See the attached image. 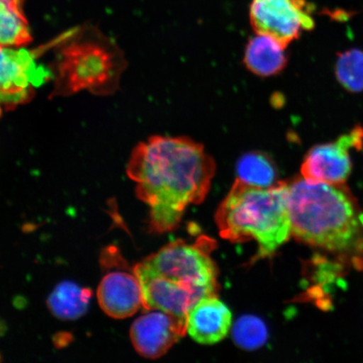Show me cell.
Masks as SVG:
<instances>
[{
    "mask_svg": "<svg viewBox=\"0 0 363 363\" xmlns=\"http://www.w3.org/2000/svg\"><path fill=\"white\" fill-rule=\"evenodd\" d=\"M126 174L135 194L150 208V229L176 228L190 204L203 201L216 174V162L203 145L186 136L155 135L131 152Z\"/></svg>",
    "mask_w": 363,
    "mask_h": 363,
    "instance_id": "cell-1",
    "label": "cell"
},
{
    "mask_svg": "<svg viewBox=\"0 0 363 363\" xmlns=\"http://www.w3.org/2000/svg\"><path fill=\"white\" fill-rule=\"evenodd\" d=\"M214 248V240L206 237L194 244L175 240L136 264L144 311H162L187 324L190 310L218 291V270L211 257Z\"/></svg>",
    "mask_w": 363,
    "mask_h": 363,
    "instance_id": "cell-2",
    "label": "cell"
},
{
    "mask_svg": "<svg viewBox=\"0 0 363 363\" xmlns=\"http://www.w3.org/2000/svg\"><path fill=\"white\" fill-rule=\"evenodd\" d=\"M289 210L292 235L303 243L346 252L359 239L362 221L344 184L295 179L289 183Z\"/></svg>",
    "mask_w": 363,
    "mask_h": 363,
    "instance_id": "cell-3",
    "label": "cell"
},
{
    "mask_svg": "<svg viewBox=\"0 0 363 363\" xmlns=\"http://www.w3.org/2000/svg\"><path fill=\"white\" fill-rule=\"evenodd\" d=\"M216 220L222 238L231 242L255 240L257 259L272 256L292 235L289 183L260 188L237 179Z\"/></svg>",
    "mask_w": 363,
    "mask_h": 363,
    "instance_id": "cell-4",
    "label": "cell"
},
{
    "mask_svg": "<svg viewBox=\"0 0 363 363\" xmlns=\"http://www.w3.org/2000/svg\"><path fill=\"white\" fill-rule=\"evenodd\" d=\"M57 43L51 67L53 97L69 96L84 91L108 95L119 88L125 59L116 43L96 27L82 26L69 30Z\"/></svg>",
    "mask_w": 363,
    "mask_h": 363,
    "instance_id": "cell-5",
    "label": "cell"
},
{
    "mask_svg": "<svg viewBox=\"0 0 363 363\" xmlns=\"http://www.w3.org/2000/svg\"><path fill=\"white\" fill-rule=\"evenodd\" d=\"M313 11L307 0H252L250 21L257 34L269 35L286 48L302 30L314 28Z\"/></svg>",
    "mask_w": 363,
    "mask_h": 363,
    "instance_id": "cell-6",
    "label": "cell"
},
{
    "mask_svg": "<svg viewBox=\"0 0 363 363\" xmlns=\"http://www.w3.org/2000/svg\"><path fill=\"white\" fill-rule=\"evenodd\" d=\"M36 54L24 48H1L0 96L3 111H10L30 101L36 87L52 77L40 70Z\"/></svg>",
    "mask_w": 363,
    "mask_h": 363,
    "instance_id": "cell-7",
    "label": "cell"
},
{
    "mask_svg": "<svg viewBox=\"0 0 363 363\" xmlns=\"http://www.w3.org/2000/svg\"><path fill=\"white\" fill-rule=\"evenodd\" d=\"M362 147L363 128L356 126L335 142L311 149L302 163V177L322 183L344 184L352 169L351 152Z\"/></svg>",
    "mask_w": 363,
    "mask_h": 363,
    "instance_id": "cell-8",
    "label": "cell"
},
{
    "mask_svg": "<svg viewBox=\"0 0 363 363\" xmlns=\"http://www.w3.org/2000/svg\"><path fill=\"white\" fill-rule=\"evenodd\" d=\"M186 333V321L159 310L148 311L139 317L130 331L135 350L148 359L164 356Z\"/></svg>",
    "mask_w": 363,
    "mask_h": 363,
    "instance_id": "cell-9",
    "label": "cell"
},
{
    "mask_svg": "<svg viewBox=\"0 0 363 363\" xmlns=\"http://www.w3.org/2000/svg\"><path fill=\"white\" fill-rule=\"evenodd\" d=\"M97 298L102 311L113 319L133 316L143 307L142 285L135 274L112 272L99 285Z\"/></svg>",
    "mask_w": 363,
    "mask_h": 363,
    "instance_id": "cell-10",
    "label": "cell"
},
{
    "mask_svg": "<svg viewBox=\"0 0 363 363\" xmlns=\"http://www.w3.org/2000/svg\"><path fill=\"white\" fill-rule=\"evenodd\" d=\"M233 325V315L225 303L216 295L204 298L189 312L187 333L195 342L213 345L228 335Z\"/></svg>",
    "mask_w": 363,
    "mask_h": 363,
    "instance_id": "cell-11",
    "label": "cell"
},
{
    "mask_svg": "<svg viewBox=\"0 0 363 363\" xmlns=\"http://www.w3.org/2000/svg\"><path fill=\"white\" fill-rule=\"evenodd\" d=\"M284 49L270 36L257 34L247 45L245 65L253 74L262 77L279 74L287 65Z\"/></svg>",
    "mask_w": 363,
    "mask_h": 363,
    "instance_id": "cell-12",
    "label": "cell"
},
{
    "mask_svg": "<svg viewBox=\"0 0 363 363\" xmlns=\"http://www.w3.org/2000/svg\"><path fill=\"white\" fill-rule=\"evenodd\" d=\"M91 297L90 289L65 281L57 285L49 295L48 307L59 320H75L87 313Z\"/></svg>",
    "mask_w": 363,
    "mask_h": 363,
    "instance_id": "cell-13",
    "label": "cell"
},
{
    "mask_svg": "<svg viewBox=\"0 0 363 363\" xmlns=\"http://www.w3.org/2000/svg\"><path fill=\"white\" fill-rule=\"evenodd\" d=\"M24 4L25 0H0L1 48H26L33 42Z\"/></svg>",
    "mask_w": 363,
    "mask_h": 363,
    "instance_id": "cell-14",
    "label": "cell"
},
{
    "mask_svg": "<svg viewBox=\"0 0 363 363\" xmlns=\"http://www.w3.org/2000/svg\"><path fill=\"white\" fill-rule=\"evenodd\" d=\"M238 179L260 188L274 186L277 172L269 156L260 152H252L240 157L237 164Z\"/></svg>",
    "mask_w": 363,
    "mask_h": 363,
    "instance_id": "cell-15",
    "label": "cell"
},
{
    "mask_svg": "<svg viewBox=\"0 0 363 363\" xmlns=\"http://www.w3.org/2000/svg\"><path fill=\"white\" fill-rule=\"evenodd\" d=\"M335 75L343 88L352 93L363 91V51L352 49L340 54Z\"/></svg>",
    "mask_w": 363,
    "mask_h": 363,
    "instance_id": "cell-16",
    "label": "cell"
},
{
    "mask_svg": "<svg viewBox=\"0 0 363 363\" xmlns=\"http://www.w3.org/2000/svg\"><path fill=\"white\" fill-rule=\"evenodd\" d=\"M235 344L245 350H256L267 342L269 331L259 317L244 315L240 317L233 328Z\"/></svg>",
    "mask_w": 363,
    "mask_h": 363,
    "instance_id": "cell-17",
    "label": "cell"
}]
</instances>
